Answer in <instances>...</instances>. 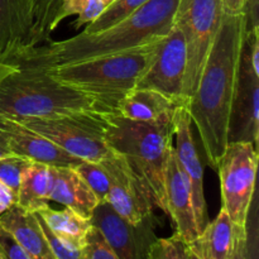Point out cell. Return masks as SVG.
Wrapping results in <instances>:
<instances>
[{
	"mask_svg": "<svg viewBox=\"0 0 259 259\" xmlns=\"http://www.w3.org/2000/svg\"><path fill=\"white\" fill-rule=\"evenodd\" d=\"M161 38L133 50L42 68L60 82L95 96L111 113H115L121 99L137 88L152 63Z\"/></svg>",
	"mask_w": 259,
	"mask_h": 259,
	"instance_id": "cell-5",
	"label": "cell"
},
{
	"mask_svg": "<svg viewBox=\"0 0 259 259\" xmlns=\"http://www.w3.org/2000/svg\"><path fill=\"white\" fill-rule=\"evenodd\" d=\"M32 162V159L22 156H9L0 158V181L17 194L22 172Z\"/></svg>",
	"mask_w": 259,
	"mask_h": 259,
	"instance_id": "cell-28",
	"label": "cell"
},
{
	"mask_svg": "<svg viewBox=\"0 0 259 259\" xmlns=\"http://www.w3.org/2000/svg\"><path fill=\"white\" fill-rule=\"evenodd\" d=\"M51 201L90 219L98 199L73 166H51Z\"/></svg>",
	"mask_w": 259,
	"mask_h": 259,
	"instance_id": "cell-18",
	"label": "cell"
},
{
	"mask_svg": "<svg viewBox=\"0 0 259 259\" xmlns=\"http://www.w3.org/2000/svg\"><path fill=\"white\" fill-rule=\"evenodd\" d=\"M106 7L105 0H63L57 15V24L60 25L66 18L76 15L77 18L72 23V27L80 29L95 22Z\"/></svg>",
	"mask_w": 259,
	"mask_h": 259,
	"instance_id": "cell-24",
	"label": "cell"
},
{
	"mask_svg": "<svg viewBox=\"0 0 259 259\" xmlns=\"http://www.w3.org/2000/svg\"><path fill=\"white\" fill-rule=\"evenodd\" d=\"M100 163L109 177L106 201L119 217L137 224L154 214L157 207L151 192L120 153L110 148Z\"/></svg>",
	"mask_w": 259,
	"mask_h": 259,
	"instance_id": "cell-10",
	"label": "cell"
},
{
	"mask_svg": "<svg viewBox=\"0 0 259 259\" xmlns=\"http://www.w3.org/2000/svg\"><path fill=\"white\" fill-rule=\"evenodd\" d=\"M164 197L166 214L174 222L175 233L187 245L191 244L199 235V230L192 206L191 187L180 166L175 146L169 152L164 172Z\"/></svg>",
	"mask_w": 259,
	"mask_h": 259,
	"instance_id": "cell-14",
	"label": "cell"
},
{
	"mask_svg": "<svg viewBox=\"0 0 259 259\" xmlns=\"http://www.w3.org/2000/svg\"><path fill=\"white\" fill-rule=\"evenodd\" d=\"M101 114L103 113L76 114L48 119H19L18 121L80 161L101 162L110 152L104 133Z\"/></svg>",
	"mask_w": 259,
	"mask_h": 259,
	"instance_id": "cell-7",
	"label": "cell"
},
{
	"mask_svg": "<svg viewBox=\"0 0 259 259\" xmlns=\"http://www.w3.org/2000/svg\"><path fill=\"white\" fill-rule=\"evenodd\" d=\"M192 120L186 105H180L175 114V138H176L177 159L185 176L190 182L192 194L195 219L199 234L209 223L207 205L204 192V167L197 153L196 143L192 134Z\"/></svg>",
	"mask_w": 259,
	"mask_h": 259,
	"instance_id": "cell-13",
	"label": "cell"
},
{
	"mask_svg": "<svg viewBox=\"0 0 259 259\" xmlns=\"http://www.w3.org/2000/svg\"><path fill=\"white\" fill-rule=\"evenodd\" d=\"M0 227L17 240L32 259H56L35 212L13 205L0 217Z\"/></svg>",
	"mask_w": 259,
	"mask_h": 259,
	"instance_id": "cell-19",
	"label": "cell"
},
{
	"mask_svg": "<svg viewBox=\"0 0 259 259\" xmlns=\"http://www.w3.org/2000/svg\"><path fill=\"white\" fill-rule=\"evenodd\" d=\"M73 167L94 192L99 204L106 201L109 192V177L103 164L100 162L80 161Z\"/></svg>",
	"mask_w": 259,
	"mask_h": 259,
	"instance_id": "cell-26",
	"label": "cell"
},
{
	"mask_svg": "<svg viewBox=\"0 0 259 259\" xmlns=\"http://www.w3.org/2000/svg\"><path fill=\"white\" fill-rule=\"evenodd\" d=\"M17 202V194L0 181V217Z\"/></svg>",
	"mask_w": 259,
	"mask_h": 259,
	"instance_id": "cell-32",
	"label": "cell"
},
{
	"mask_svg": "<svg viewBox=\"0 0 259 259\" xmlns=\"http://www.w3.org/2000/svg\"><path fill=\"white\" fill-rule=\"evenodd\" d=\"M0 259H4V258H3V255H2V254H0Z\"/></svg>",
	"mask_w": 259,
	"mask_h": 259,
	"instance_id": "cell-39",
	"label": "cell"
},
{
	"mask_svg": "<svg viewBox=\"0 0 259 259\" xmlns=\"http://www.w3.org/2000/svg\"><path fill=\"white\" fill-rule=\"evenodd\" d=\"M114 2H115V0H105V3H106V4H108V5H110L111 3H114Z\"/></svg>",
	"mask_w": 259,
	"mask_h": 259,
	"instance_id": "cell-38",
	"label": "cell"
},
{
	"mask_svg": "<svg viewBox=\"0 0 259 259\" xmlns=\"http://www.w3.org/2000/svg\"><path fill=\"white\" fill-rule=\"evenodd\" d=\"M37 214L60 239L75 248H83L88 233L93 228L90 219L68 207L55 210L50 207V205L37 211Z\"/></svg>",
	"mask_w": 259,
	"mask_h": 259,
	"instance_id": "cell-22",
	"label": "cell"
},
{
	"mask_svg": "<svg viewBox=\"0 0 259 259\" xmlns=\"http://www.w3.org/2000/svg\"><path fill=\"white\" fill-rule=\"evenodd\" d=\"M17 70L18 65H12V63H7L0 61V81H3L8 75L15 72Z\"/></svg>",
	"mask_w": 259,
	"mask_h": 259,
	"instance_id": "cell-35",
	"label": "cell"
},
{
	"mask_svg": "<svg viewBox=\"0 0 259 259\" xmlns=\"http://www.w3.org/2000/svg\"><path fill=\"white\" fill-rule=\"evenodd\" d=\"M29 29V0H0V61L14 65L27 51Z\"/></svg>",
	"mask_w": 259,
	"mask_h": 259,
	"instance_id": "cell-16",
	"label": "cell"
},
{
	"mask_svg": "<svg viewBox=\"0 0 259 259\" xmlns=\"http://www.w3.org/2000/svg\"><path fill=\"white\" fill-rule=\"evenodd\" d=\"M0 139L17 156L50 166H75L80 159L71 156L20 121L0 114Z\"/></svg>",
	"mask_w": 259,
	"mask_h": 259,
	"instance_id": "cell-15",
	"label": "cell"
},
{
	"mask_svg": "<svg viewBox=\"0 0 259 259\" xmlns=\"http://www.w3.org/2000/svg\"><path fill=\"white\" fill-rule=\"evenodd\" d=\"M248 0H222L224 14H239L244 13Z\"/></svg>",
	"mask_w": 259,
	"mask_h": 259,
	"instance_id": "cell-33",
	"label": "cell"
},
{
	"mask_svg": "<svg viewBox=\"0 0 259 259\" xmlns=\"http://www.w3.org/2000/svg\"><path fill=\"white\" fill-rule=\"evenodd\" d=\"M258 148L249 142H230L217 171L222 185V206L237 227H245L254 197Z\"/></svg>",
	"mask_w": 259,
	"mask_h": 259,
	"instance_id": "cell-8",
	"label": "cell"
},
{
	"mask_svg": "<svg viewBox=\"0 0 259 259\" xmlns=\"http://www.w3.org/2000/svg\"><path fill=\"white\" fill-rule=\"evenodd\" d=\"M91 224L106 240L118 259H148L156 237L158 219L149 215L137 224L119 217L108 201L96 205L91 214Z\"/></svg>",
	"mask_w": 259,
	"mask_h": 259,
	"instance_id": "cell-9",
	"label": "cell"
},
{
	"mask_svg": "<svg viewBox=\"0 0 259 259\" xmlns=\"http://www.w3.org/2000/svg\"><path fill=\"white\" fill-rule=\"evenodd\" d=\"M247 28L245 13L223 15L199 82L186 104L207 162L214 169L228 146L230 111Z\"/></svg>",
	"mask_w": 259,
	"mask_h": 259,
	"instance_id": "cell-1",
	"label": "cell"
},
{
	"mask_svg": "<svg viewBox=\"0 0 259 259\" xmlns=\"http://www.w3.org/2000/svg\"><path fill=\"white\" fill-rule=\"evenodd\" d=\"M50 167V164L33 161L22 172L15 205L30 212H37L50 205L52 185Z\"/></svg>",
	"mask_w": 259,
	"mask_h": 259,
	"instance_id": "cell-21",
	"label": "cell"
},
{
	"mask_svg": "<svg viewBox=\"0 0 259 259\" xmlns=\"http://www.w3.org/2000/svg\"><path fill=\"white\" fill-rule=\"evenodd\" d=\"M189 245L175 233L169 238H157L149 249L148 259H189Z\"/></svg>",
	"mask_w": 259,
	"mask_h": 259,
	"instance_id": "cell-27",
	"label": "cell"
},
{
	"mask_svg": "<svg viewBox=\"0 0 259 259\" xmlns=\"http://www.w3.org/2000/svg\"><path fill=\"white\" fill-rule=\"evenodd\" d=\"M101 121L108 146L125 158L149 190L157 209L166 212L164 172L174 146L175 120L142 123L116 113H103Z\"/></svg>",
	"mask_w": 259,
	"mask_h": 259,
	"instance_id": "cell-4",
	"label": "cell"
},
{
	"mask_svg": "<svg viewBox=\"0 0 259 259\" xmlns=\"http://www.w3.org/2000/svg\"><path fill=\"white\" fill-rule=\"evenodd\" d=\"M223 15L222 0H180L177 5L175 25L180 28L186 43V73L182 89L186 104L199 82Z\"/></svg>",
	"mask_w": 259,
	"mask_h": 259,
	"instance_id": "cell-6",
	"label": "cell"
},
{
	"mask_svg": "<svg viewBox=\"0 0 259 259\" xmlns=\"http://www.w3.org/2000/svg\"><path fill=\"white\" fill-rule=\"evenodd\" d=\"M186 73V43L184 34L174 28L158 40L153 61L141 77L137 88L152 89L186 105L182 98Z\"/></svg>",
	"mask_w": 259,
	"mask_h": 259,
	"instance_id": "cell-11",
	"label": "cell"
},
{
	"mask_svg": "<svg viewBox=\"0 0 259 259\" xmlns=\"http://www.w3.org/2000/svg\"><path fill=\"white\" fill-rule=\"evenodd\" d=\"M9 156H17V154L13 153V152L8 148L7 144L0 139V158H4V157H9Z\"/></svg>",
	"mask_w": 259,
	"mask_h": 259,
	"instance_id": "cell-36",
	"label": "cell"
},
{
	"mask_svg": "<svg viewBox=\"0 0 259 259\" xmlns=\"http://www.w3.org/2000/svg\"><path fill=\"white\" fill-rule=\"evenodd\" d=\"M232 259H245V227L239 228Z\"/></svg>",
	"mask_w": 259,
	"mask_h": 259,
	"instance_id": "cell-34",
	"label": "cell"
},
{
	"mask_svg": "<svg viewBox=\"0 0 259 259\" xmlns=\"http://www.w3.org/2000/svg\"><path fill=\"white\" fill-rule=\"evenodd\" d=\"M258 139L259 72L252 67L249 57L242 47L239 72L228 128V143L249 142L258 148Z\"/></svg>",
	"mask_w": 259,
	"mask_h": 259,
	"instance_id": "cell-12",
	"label": "cell"
},
{
	"mask_svg": "<svg viewBox=\"0 0 259 259\" xmlns=\"http://www.w3.org/2000/svg\"><path fill=\"white\" fill-rule=\"evenodd\" d=\"M148 2L149 0H115V2L106 7L103 14L95 22L86 25L82 33L90 34V33L101 32V30L119 23L120 20L125 19L126 17L133 14L136 10H138L139 8L143 7Z\"/></svg>",
	"mask_w": 259,
	"mask_h": 259,
	"instance_id": "cell-25",
	"label": "cell"
},
{
	"mask_svg": "<svg viewBox=\"0 0 259 259\" xmlns=\"http://www.w3.org/2000/svg\"><path fill=\"white\" fill-rule=\"evenodd\" d=\"M62 3L63 0H29L30 29L25 52L51 40V34L58 28L57 15Z\"/></svg>",
	"mask_w": 259,
	"mask_h": 259,
	"instance_id": "cell-23",
	"label": "cell"
},
{
	"mask_svg": "<svg viewBox=\"0 0 259 259\" xmlns=\"http://www.w3.org/2000/svg\"><path fill=\"white\" fill-rule=\"evenodd\" d=\"M111 113L99 99L51 77L45 68L18 65L0 81V114L13 119H48Z\"/></svg>",
	"mask_w": 259,
	"mask_h": 259,
	"instance_id": "cell-3",
	"label": "cell"
},
{
	"mask_svg": "<svg viewBox=\"0 0 259 259\" xmlns=\"http://www.w3.org/2000/svg\"><path fill=\"white\" fill-rule=\"evenodd\" d=\"M82 259H118L101 233L93 227L82 248Z\"/></svg>",
	"mask_w": 259,
	"mask_h": 259,
	"instance_id": "cell-29",
	"label": "cell"
},
{
	"mask_svg": "<svg viewBox=\"0 0 259 259\" xmlns=\"http://www.w3.org/2000/svg\"><path fill=\"white\" fill-rule=\"evenodd\" d=\"M180 0H149L116 24L98 33H78L63 40H48L15 60L14 65L57 67L133 50L163 37L174 28Z\"/></svg>",
	"mask_w": 259,
	"mask_h": 259,
	"instance_id": "cell-2",
	"label": "cell"
},
{
	"mask_svg": "<svg viewBox=\"0 0 259 259\" xmlns=\"http://www.w3.org/2000/svg\"><path fill=\"white\" fill-rule=\"evenodd\" d=\"M180 101L152 89L134 88L120 100L116 114L142 123H167L175 120Z\"/></svg>",
	"mask_w": 259,
	"mask_h": 259,
	"instance_id": "cell-17",
	"label": "cell"
},
{
	"mask_svg": "<svg viewBox=\"0 0 259 259\" xmlns=\"http://www.w3.org/2000/svg\"><path fill=\"white\" fill-rule=\"evenodd\" d=\"M239 228L222 206L219 214L200 232L189 249L199 259H232Z\"/></svg>",
	"mask_w": 259,
	"mask_h": 259,
	"instance_id": "cell-20",
	"label": "cell"
},
{
	"mask_svg": "<svg viewBox=\"0 0 259 259\" xmlns=\"http://www.w3.org/2000/svg\"><path fill=\"white\" fill-rule=\"evenodd\" d=\"M189 250H190V249H189ZM189 259H199V258H197L196 255H195L194 253H192L191 250H190V253H189Z\"/></svg>",
	"mask_w": 259,
	"mask_h": 259,
	"instance_id": "cell-37",
	"label": "cell"
},
{
	"mask_svg": "<svg viewBox=\"0 0 259 259\" xmlns=\"http://www.w3.org/2000/svg\"><path fill=\"white\" fill-rule=\"evenodd\" d=\"M37 217L40 223L43 233H45L46 239L48 242V245H50L51 250H52L56 259H82V248L81 249L80 248H75L71 244H68V243L63 242L57 235L53 234L52 230L46 225V223L40 219L39 215L37 214Z\"/></svg>",
	"mask_w": 259,
	"mask_h": 259,
	"instance_id": "cell-30",
	"label": "cell"
},
{
	"mask_svg": "<svg viewBox=\"0 0 259 259\" xmlns=\"http://www.w3.org/2000/svg\"><path fill=\"white\" fill-rule=\"evenodd\" d=\"M0 254L4 259H32L17 240L0 227Z\"/></svg>",
	"mask_w": 259,
	"mask_h": 259,
	"instance_id": "cell-31",
	"label": "cell"
}]
</instances>
